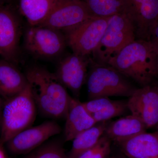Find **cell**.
Listing matches in <instances>:
<instances>
[{"instance_id":"obj_1","label":"cell","mask_w":158,"mask_h":158,"mask_svg":"<svg viewBox=\"0 0 158 158\" xmlns=\"http://www.w3.org/2000/svg\"><path fill=\"white\" fill-rule=\"evenodd\" d=\"M25 75L40 112L52 118H65L71 96L56 74L34 66L28 69Z\"/></svg>"},{"instance_id":"obj_2","label":"cell","mask_w":158,"mask_h":158,"mask_svg":"<svg viewBox=\"0 0 158 158\" xmlns=\"http://www.w3.org/2000/svg\"><path fill=\"white\" fill-rule=\"evenodd\" d=\"M158 55L149 41L136 39L123 49L108 65L141 87L156 78Z\"/></svg>"},{"instance_id":"obj_3","label":"cell","mask_w":158,"mask_h":158,"mask_svg":"<svg viewBox=\"0 0 158 158\" xmlns=\"http://www.w3.org/2000/svg\"><path fill=\"white\" fill-rule=\"evenodd\" d=\"M36 107L28 82L21 92L5 99L2 110L0 144L3 145L30 127L35 120Z\"/></svg>"},{"instance_id":"obj_4","label":"cell","mask_w":158,"mask_h":158,"mask_svg":"<svg viewBox=\"0 0 158 158\" xmlns=\"http://www.w3.org/2000/svg\"><path fill=\"white\" fill-rule=\"evenodd\" d=\"M86 83L90 100L112 96L130 97L137 88L112 66L96 63L92 59Z\"/></svg>"},{"instance_id":"obj_5","label":"cell","mask_w":158,"mask_h":158,"mask_svg":"<svg viewBox=\"0 0 158 158\" xmlns=\"http://www.w3.org/2000/svg\"><path fill=\"white\" fill-rule=\"evenodd\" d=\"M135 40L134 27L126 15L122 13L112 15L91 59L96 63L108 65L123 49Z\"/></svg>"},{"instance_id":"obj_6","label":"cell","mask_w":158,"mask_h":158,"mask_svg":"<svg viewBox=\"0 0 158 158\" xmlns=\"http://www.w3.org/2000/svg\"><path fill=\"white\" fill-rule=\"evenodd\" d=\"M66 46L65 34L56 29L44 26H29L25 33V49L37 58H57L63 54Z\"/></svg>"},{"instance_id":"obj_7","label":"cell","mask_w":158,"mask_h":158,"mask_svg":"<svg viewBox=\"0 0 158 158\" xmlns=\"http://www.w3.org/2000/svg\"><path fill=\"white\" fill-rule=\"evenodd\" d=\"M110 17L92 16L75 27L64 32L67 45L73 52L91 57L104 34Z\"/></svg>"},{"instance_id":"obj_8","label":"cell","mask_w":158,"mask_h":158,"mask_svg":"<svg viewBox=\"0 0 158 158\" xmlns=\"http://www.w3.org/2000/svg\"><path fill=\"white\" fill-rule=\"evenodd\" d=\"M92 16L83 0H56L47 17L39 26L64 33Z\"/></svg>"},{"instance_id":"obj_9","label":"cell","mask_w":158,"mask_h":158,"mask_svg":"<svg viewBox=\"0 0 158 158\" xmlns=\"http://www.w3.org/2000/svg\"><path fill=\"white\" fill-rule=\"evenodd\" d=\"M21 22L16 13L7 6H0V56L15 65L20 62Z\"/></svg>"},{"instance_id":"obj_10","label":"cell","mask_w":158,"mask_h":158,"mask_svg":"<svg viewBox=\"0 0 158 158\" xmlns=\"http://www.w3.org/2000/svg\"><path fill=\"white\" fill-rule=\"evenodd\" d=\"M127 102L131 114L140 118L147 129L158 131V83L136 88Z\"/></svg>"},{"instance_id":"obj_11","label":"cell","mask_w":158,"mask_h":158,"mask_svg":"<svg viewBox=\"0 0 158 158\" xmlns=\"http://www.w3.org/2000/svg\"><path fill=\"white\" fill-rule=\"evenodd\" d=\"M91 61L90 56H80L73 52L67 54L60 59L55 73L65 88L78 96L87 81Z\"/></svg>"},{"instance_id":"obj_12","label":"cell","mask_w":158,"mask_h":158,"mask_svg":"<svg viewBox=\"0 0 158 158\" xmlns=\"http://www.w3.org/2000/svg\"><path fill=\"white\" fill-rule=\"evenodd\" d=\"M61 130L56 121H46L18 134L6 143L7 147L14 154L29 153L41 146L51 137L59 134Z\"/></svg>"},{"instance_id":"obj_13","label":"cell","mask_w":158,"mask_h":158,"mask_svg":"<svg viewBox=\"0 0 158 158\" xmlns=\"http://www.w3.org/2000/svg\"><path fill=\"white\" fill-rule=\"evenodd\" d=\"M123 13L134 27L136 39L149 41L158 20V0L139 3L125 2Z\"/></svg>"},{"instance_id":"obj_14","label":"cell","mask_w":158,"mask_h":158,"mask_svg":"<svg viewBox=\"0 0 158 158\" xmlns=\"http://www.w3.org/2000/svg\"><path fill=\"white\" fill-rule=\"evenodd\" d=\"M128 158H158V131H146L116 143Z\"/></svg>"},{"instance_id":"obj_15","label":"cell","mask_w":158,"mask_h":158,"mask_svg":"<svg viewBox=\"0 0 158 158\" xmlns=\"http://www.w3.org/2000/svg\"><path fill=\"white\" fill-rule=\"evenodd\" d=\"M64 135L65 141H73L77 135L97 123L82 102L71 97L66 113Z\"/></svg>"},{"instance_id":"obj_16","label":"cell","mask_w":158,"mask_h":158,"mask_svg":"<svg viewBox=\"0 0 158 158\" xmlns=\"http://www.w3.org/2000/svg\"><path fill=\"white\" fill-rule=\"evenodd\" d=\"M25 74H24L17 65L0 59V96L5 99L18 94L27 85Z\"/></svg>"},{"instance_id":"obj_17","label":"cell","mask_w":158,"mask_h":158,"mask_svg":"<svg viewBox=\"0 0 158 158\" xmlns=\"http://www.w3.org/2000/svg\"><path fill=\"white\" fill-rule=\"evenodd\" d=\"M146 130L143 122L131 114L108 123L104 135L117 143L146 131Z\"/></svg>"},{"instance_id":"obj_18","label":"cell","mask_w":158,"mask_h":158,"mask_svg":"<svg viewBox=\"0 0 158 158\" xmlns=\"http://www.w3.org/2000/svg\"><path fill=\"white\" fill-rule=\"evenodd\" d=\"M108 123L107 121L97 123L74 138L70 151V158H77L83 152L95 146L104 135Z\"/></svg>"},{"instance_id":"obj_19","label":"cell","mask_w":158,"mask_h":158,"mask_svg":"<svg viewBox=\"0 0 158 158\" xmlns=\"http://www.w3.org/2000/svg\"><path fill=\"white\" fill-rule=\"evenodd\" d=\"M55 1L19 0V11L29 26H39L47 17Z\"/></svg>"},{"instance_id":"obj_20","label":"cell","mask_w":158,"mask_h":158,"mask_svg":"<svg viewBox=\"0 0 158 158\" xmlns=\"http://www.w3.org/2000/svg\"><path fill=\"white\" fill-rule=\"evenodd\" d=\"M94 17L108 18L123 13L125 0H83Z\"/></svg>"},{"instance_id":"obj_21","label":"cell","mask_w":158,"mask_h":158,"mask_svg":"<svg viewBox=\"0 0 158 158\" xmlns=\"http://www.w3.org/2000/svg\"><path fill=\"white\" fill-rule=\"evenodd\" d=\"M129 110L127 101H113L111 103L91 116L97 123L107 121L112 118L124 115Z\"/></svg>"},{"instance_id":"obj_22","label":"cell","mask_w":158,"mask_h":158,"mask_svg":"<svg viewBox=\"0 0 158 158\" xmlns=\"http://www.w3.org/2000/svg\"><path fill=\"white\" fill-rule=\"evenodd\" d=\"M29 153L24 158H66L64 149L58 141L41 145Z\"/></svg>"},{"instance_id":"obj_23","label":"cell","mask_w":158,"mask_h":158,"mask_svg":"<svg viewBox=\"0 0 158 158\" xmlns=\"http://www.w3.org/2000/svg\"><path fill=\"white\" fill-rule=\"evenodd\" d=\"M111 141L103 135L95 146L83 152L77 158H109Z\"/></svg>"},{"instance_id":"obj_24","label":"cell","mask_w":158,"mask_h":158,"mask_svg":"<svg viewBox=\"0 0 158 158\" xmlns=\"http://www.w3.org/2000/svg\"><path fill=\"white\" fill-rule=\"evenodd\" d=\"M113 101L108 97H100L92 99L82 104L88 113L92 115L103 109Z\"/></svg>"},{"instance_id":"obj_25","label":"cell","mask_w":158,"mask_h":158,"mask_svg":"<svg viewBox=\"0 0 158 158\" xmlns=\"http://www.w3.org/2000/svg\"><path fill=\"white\" fill-rule=\"evenodd\" d=\"M158 41V20L156 24L153 31L151 37L149 41L153 43Z\"/></svg>"},{"instance_id":"obj_26","label":"cell","mask_w":158,"mask_h":158,"mask_svg":"<svg viewBox=\"0 0 158 158\" xmlns=\"http://www.w3.org/2000/svg\"><path fill=\"white\" fill-rule=\"evenodd\" d=\"M3 101L0 96V132H1V121H2V110L3 104Z\"/></svg>"},{"instance_id":"obj_27","label":"cell","mask_w":158,"mask_h":158,"mask_svg":"<svg viewBox=\"0 0 158 158\" xmlns=\"http://www.w3.org/2000/svg\"><path fill=\"white\" fill-rule=\"evenodd\" d=\"M2 145L0 144V158H7L5 152L3 150Z\"/></svg>"},{"instance_id":"obj_28","label":"cell","mask_w":158,"mask_h":158,"mask_svg":"<svg viewBox=\"0 0 158 158\" xmlns=\"http://www.w3.org/2000/svg\"><path fill=\"white\" fill-rule=\"evenodd\" d=\"M13 0H0V6H6V4L11 2Z\"/></svg>"},{"instance_id":"obj_29","label":"cell","mask_w":158,"mask_h":158,"mask_svg":"<svg viewBox=\"0 0 158 158\" xmlns=\"http://www.w3.org/2000/svg\"><path fill=\"white\" fill-rule=\"evenodd\" d=\"M151 43L152 44L153 47L155 50L156 52V53L158 55V41L155 42Z\"/></svg>"},{"instance_id":"obj_30","label":"cell","mask_w":158,"mask_h":158,"mask_svg":"<svg viewBox=\"0 0 158 158\" xmlns=\"http://www.w3.org/2000/svg\"><path fill=\"white\" fill-rule=\"evenodd\" d=\"M156 78L158 79V55L156 63Z\"/></svg>"},{"instance_id":"obj_31","label":"cell","mask_w":158,"mask_h":158,"mask_svg":"<svg viewBox=\"0 0 158 158\" xmlns=\"http://www.w3.org/2000/svg\"><path fill=\"white\" fill-rule=\"evenodd\" d=\"M109 158H119L118 157H115V156H113V157H109Z\"/></svg>"},{"instance_id":"obj_32","label":"cell","mask_w":158,"mask_h":158,"mask_svg":"<svg viewBox=\"0 0 158 158\" xmlns=\"http://www.w3.org/2000/svg\"></svg>"}]
</instances>
